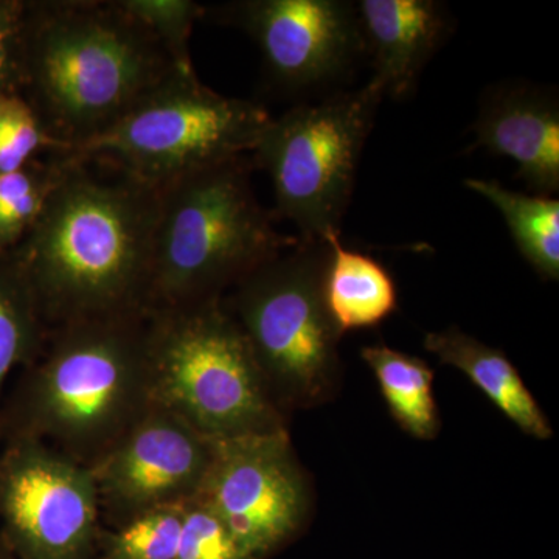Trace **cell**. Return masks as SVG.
I'll use <instances>...</instances> for the list:
<instances>
[{"mask_svg": "<svg viewBox=\"0 0 559 559\" xmlns=\"http://www.w3.org/2000/svg\"><path fill=\"white\" fill-rule=\"evenodd\" d=\"M329 257L325 241L299 238L223 299L285 415L322 406L340 392L342 334L323 296Z\"/></svg>", "mask_w": 559, "mask_h": 559, "instance_id": "cell-6", "label": "cell"}, {"mask_svg": "<svg viewBox=\"0 0 559 559\" xmlns=\"http://www.w3.org/2000/svg\"><path fill=\"white\" fill-rule=\"evenodd\" d=\"M476 143L509 157L518 176L540 197L559 191V105L557 97L525 83L495 86L484 95Z\"/></svg>", "mask_w": 559, "mask_h": 559, "instance_id": "cell-13", "label": "cell"}, {"mask_svg": "<svg viewBox=\"0 0 559 559\" xmlns=\"http://www.w3.org/2000/svg\"><path fill=\"white\" fill-rule=\"evenodd\" d=\"M120 3L171 50L180 64L193 66L189 40L194 22L207 11L204 5L190 0H120Z\"/></svg>", "mask_w": 559, "mask_h": 559, "instance_id": "cell-23", "label": "cell"}, {"mask_svg": "<svg viewBox=\"0 0 559 559\" xmlns=\"http://www.w3.org/2000/svg\"><path fill=\"white\" fill-rule=\"evenodd\" d=\"M100 511L90 466L24 437L0 454L2 539L21 559H95Z\"/></svg>", "mask_w": 559, "mask_h": 559, "instance_id": "cell-9", "label": "cell"}, {"mask_svg": "<svg viewBox=\"0 0 559 559\" xmlns=\"http://www.w3.org/2000/svg\"><path fill=\"white\" fill-rule=\"evenodd\" d=\"M175 559H252L223 521L201 500L183 507Z\"/></svg>", "mask_w": 559, "mask_h": 559, "instance_id": "cell-24", "label": "cell"}, {"mask_svg": "<svg viewBox=\"0 0 559 559\" xmlns=\"http://www.w3.org/2000/svg\"><path fill=\"white\" fill-rule=\"evenodd\" d=\"M182 506L140 513L98 544L95 559H175L178 554Z\"/></svg>", "mask_w": 559, "mask_h": 559, "instance_id": "cell-21", "label": "cell"}, {"mask_svg": "<svg viewBox=\"0 0 559 559\" xmlns=\"http://www.w3.org/2000/svg\"><path fill=\"white\" fill-rule=\"evenodd\" d=\"M198 500L230 530L252 559L296 538L312 509L311 484L288 430L215 443Z\"/></svg>", "mask_w": 559, "mask_h": 559, "instance_id": "cell-10", "label": "cell"}, {"mask_svg": "<svg viewBox=\"0 0 559 559\" xmlns=\"http://www.w3.org/2000/svg\"><path fill=\"white\" fill-rule=\"evenodd\" d=\"M0 559H21L13 550L10 549L9 546H7L5 540L2 538H0Z\"/></svg>", "mask_w": 559, "mask_h": 559, "instance_id": "cell-26", "label": "cell"}, {"mask_svg": "<svg viewBox=\"0 0 559 559\" xmlns=\"http://www.w3.org/2000/svg\"><path fill=\"white\" fill-rule=\"evenodd\" d=\"M146 355L151 404L207 439L288 430L223 299L148 311Z\"/></svg>", "mask_w": 559, "mask_h": 559, "instance_id": "cell-5", "label": "cell"}, {"mask_svg": "<svg viewBox=\"0 0 559 559\" xmlns=\"http://www.w3.org/2000/svg\"><path fill=\"white\" fill-rule=\"evenodd\" d=\"M146 323L135 312L51 329L11 406V439L100 459L151 406Z\"/></svg>", "mask_w": 559, "mask_h": 559, "instance_id": "cell-3", "label": "cell"}, {"mask_svg": "<svg viewBox=\"0 0 559 559\" xmlns=\"http://www.w3.org/2000/svg\"><path fill=\"white\" fill-rule=\"evenodd\" d=\"M61 168V157L50 151V159L44 164L0 173V252L21 245L27 237L60 178Z\"/></svg>", "mask_w": 559, "mask_h": 559, "instance_id": "cell-20", "label": "cell"}, {"mask_svg": "<svg viewBox=\"0 0 559 559\" xmlns=\"http://www.w3.org/2000/svg\"><path fill=\"white\" fill-rule=\"evenodd\" d=\"M20 69L55 151L94 138L176 73L194 70L120 0L24 7Z\"/></svg>", "mask_w": 559, "mask_h": 559, "instance_id": "cell-2", "label": "cell"}, {"mask_svg": "<svg viewBox=\"0 0 559 559\" xmlns=\"http://www.w3.org/2000/svg\"><path fill=\"white\" fill-rule=\"evenodd\" d=\"M47 330L20 272L0 264V400L11 370L38 358Z\"/></svg>", "mask_w": 559, "mask_h": 559, "instance_id": "cell-19", "label": "cell"}, {"mask_svg": "<svg viewBox=\"0 0 559 559\" xmlns=\"http://www.w3.org/2000/svg\"><path fill=\"white\" fill-rule=\"evenodd\" d=\"M60 157V178L13 264L44 323L148 312L159 190L109 165Z\"/></svg>", "mask_w": 559, "mask_h": 559, "instance_id": "cell-1", "label": "cell"}, {"mask_svg": "<svg viewBox=\"0 0 559 559\" xmlns=\"http://www.w3.org/2000/svg\"><path fill=\"white\" fill-rule=\"evenodd\" d=\"M360 27L385 98L406 100L451 32L450 11L436 0H360Z\"/></svg>", "mask_w": 559, "mask_h": 559, "instance_id": "cell-14", "label": "cell"}, {"mask_svg": "<svg viewBox=\"0 0 559 559\" xmlns=\"http://www.w3.org/2000/svg\"><path fill=\"white\" fill-rule=\"evenodd\" d=\"M465 187L499 210L514 245L540 277L559 280V201L524 194L498 180L466 179Z\"/></svg>", "mask_w": 559, "mask_h": 559, "instance_id": "cell-18", "label": "cell"}, {"mask_svg": "<svg viewBox=\"0 0 559 559\" xmlns=\"http://www.w3.org/2000/svg\"><path fill=\"white\" fill-rule=\"evenodd\" d=\"M216 11L255 40L266 79L285 94L329 90L367 57L356 3L245 0Z\"/></svg>", "mask_w": 559, "mask_h": 559, "instance_id": "cell-11", "label": "cell"}, {"mask_svg": "<svg viewBox=\"0 0 559 559\" xmlns=\"http://www.w3.org/2000/svg\"><path fill=\"white\" fill-rule=\"evenodd\" d=\"M271 119L264 106L224 97L190 70L176 73L94 138L57 153L109 165L162 189L210 165L252 154Z\"/></svg>", "mask_w": 559, "mask_h": 559, "instance_id": "cell-7", "label": "cell"}, {"mask_svg": "<svg viewBox=\"0 0 559 559\" xmlns=\"http://www.w3.org/2000/svg\"><path fill=\"white\" fill-rule=\"evenodd\" d=\"M423 347L444 366L462 371L525 436L551 439L554 429L547 415L506 353L474 340L457 326L426 334Z\"/></svg>", "mask_w": 559, "mask_h": 559, "instance_id": "cell-15", "label": "cell"}, {"mask_svg": "<svg viewBox=\"0 0 559 559\" xmlns=\"http://www.w3.org/2000/svg\"><path fill=\"white\" fill-rule=\"evenodd\" d=\"M360 358L373 371L390 415L414 439L433 440L441 419L433 396V370L425 360L388 345L360 349Z\"/></svg>", "mask_w": 559, "mask_h": 559, "instance_id": "cell-17", "label": "cell"}, {"mask_svg": "<svg viewBox=\"0 0 559 559\" xmlns=\"http://www.w3.org/2000/svg\"><path fill=\"white\" fill-rule=\"evenodd\" d=\"M323 296L334 325L347 331L380 325L399 307L395 280L366 253L345 248L341 235H330Z\"/></svg>", "mask_w": 559, "mask_h": 559, "instance_id": "cell-16", "label": "cell"}, {"mask_svg": "<svg viewBox=\"0 0 559 559\" xmlns=\"http://www.w3.org/2000/svg\"><path fill=\"white\" fill-rule=\"evenodd\" d=\"M157 190L148 311L224 299L250 272L299 241L275 229L274 215L253 191L246 157Z\"/></svg>", "mask_w": 559, "mask_h": 559, "instance_id": "cell-4", "label": "cell"}, {"mask_svg": "<svg viewBox=\"0 0 559 559\" xmlns=\"http://www.w3.org/2000/svg\"><path fill=\"white\" fill-rule=\"evenodd\" d=\"M215 440L164 407L148 411L90 466L100 510L117 525L200 495Z\"/></svg>", "mask_w": 559, "mask_h": 559, "instance_id": "cell-12", "label": "cell"}, {"mask_svg": "<svg viewBox=\"0 0 559 559\" xmlns=\"http://www.w3.org/2000/svg\"><path fill=\"white\" fill-rule=\"evenodd\" d=\"M57 146L25 98L0 94V173L22 170L33 157Z\"/></svg>", "mask_w": 559, "mask_h": 559, "instance_id": "cell-22", "label": "cell"}, {"mask_svg": "<svg viewBox=\"0 0 559 559\" xmlns=\"http://www.w3.org/2000/svg\"><path fill=\"white\" fill-rule=\"evenodd\" d=\"M384 98L370 79L356 90L293 106L264 128L253 160L271 178L272 215L293 224L300 240L341 235L360 156Z\"/></svg>", "mask_w": 559, "mask_h": 559, "instance_id": "cell-8", "label": "cell"}, {"mask_svg": "<svg viewBox=\"0 0 559 559\" xmlns=\"http://www.w3.org/2000/svg\"><path fill=\"white\" fill-rule=\"evenodd\" d=\"M22 14L24 7L20 3H0V87L11 69H20Z\"/></svg>", "mask_w": 559, "mask_h": 559, "instance_id": "cell-25", "label": "cell"}]
</instances>
